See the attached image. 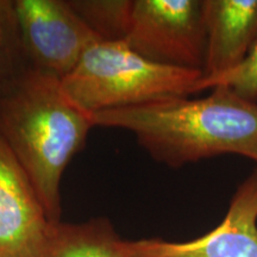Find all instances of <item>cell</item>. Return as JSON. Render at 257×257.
<instances>
[{"instance_id":"6da1fadb","label":"cell","mask_w":257,"mask_h":257,"mask_svg":"<svg viewBox=\"0 0 257 257\" xmlns=\"http://www.w3.org/2000/svg\"><path fill=\"white\" fill-rule=\"evenodd\" d=\"M205 98H170L91 114L94 126L121 128L157 162L180 168L233 154L257 163V102L227 86Z\"/></svg>"},{"instance_id":"7a4b0ae2","label":"cell","mask_w":257,"mask_h":257,"mask_svg":"<svg viewBox=\"0 0 257 257\" xmlns=\"http://www.w3.org/2000/svg\"><path fill=\"white\" fill-rule=\"evenodd\" d=\"M94 127L61 80L29 68L0 94V140L22 167L50 223L61 221V180Z\"/></svg>"},{"instance_id":"3957f363","label":"cell","mask_w":257,"mask_h":257,"mask_svg":"<svg viewBox=\"0 0 257 257\" xmlns=\"http://www.w3.org/2000/svg\"><path fill=\"white\" fill-rule=\"evenodd\" d=\"M202 70L160 64L141 56L125 41H99L61 83L88 114L146 105L195 92Z\"/></svg>"},{"instance_id":"277c9868","label":"cell","mask_w":257,"mask_h":257,"mask_svg":"<svg viewBox=\"0 0 257 257\" xmlns=\"http://www.w3.org/2000/svg\"><path fill=\"white\" fill-rule=\"evenodd\" d=\"M125 42L153 62L204 72L206 29L202 0H134Z\"/></svg>"},{"instance_id":"5b68a950","label":"cell","mask_w":257,"mask_h":257,"mask_svg":"<svg viewBox=\"0 0 257 257\" xmlns=\"http://www.w3.org/2000/svg\"><path fill=\"white\" fill-rule=\"evenodd\" d=\"M25 59L31 69L66 78L98 37L68 0H14Z\"/></svg>"},{"instance_id":"8992f818","label":"cell","mask_w":257,"mask_h":257,"mask_svg":"<svg viewBox=\"0 0 257 257\" xmlns=\"http://www.w3.org/2000/svg\"><path fill=\"white\" fill-rule=\"evenodd\" d=\"M125 257H257V170L238 186L229 210L210 232L187 242H121Z\"/></svg>"},{"instance_id":"52a82bcc","label":"cell","mask_w":257,"mask_h":257,"mask_svg":"<svg viewBox=\"0 0 257 257\" xmlns=\"http://www.w3.org/2000/svg\"><path fill=\"white\" fill-rule=\"evenodd\" d=\"M50 224L30 180L0 140V257H38Z\"/></svg>"},{"instance_id":"ba28073f","label":"cell","mask_w":257,"mask_h":257,"mask_svg":"<svg viewBox=\"0 0 257 257\" xmlns=\"http://www.w3.org/2000/svg\"><path fill=\"white\" fill-rule=\"evenodd\" d=\"M206 29L204 76L238 67L257 42V0H202Z\"/></svg>"},{"instance_id":"9c48e42d","label":"cell","mask_w":257,"mask_h":257,"mask_svg":"<svg viewBox=\"0 0 257 257\" xmlns=\"http://www.w3.org/2000/svg\"><path fill=\"white\" fill-rule=\"evenodd\" d=\"M123 239L106 218L83 223H51L38 257H125Z\"/></svg>"},{"instance_id":"30bf717a","label":"cell","mask_w":257,"mask_h":257,"mask_svg":"<svg viewBox=\"0 0 257 257\" xmlns=\"http://www.w3.org/2000/svg\"><path fill=\"white\" fill-rule=\"evenodd\" d=\"M82 22L100 41H125L134 0H68Z\"/></svg>"},{"instance_id":"8fae6325","label":"cell","mask_w":257,"mask_h":257,"mask_svg":"<svg viewBox=\"0 0 257 257\" xmlns=\"http://www.w3.org/2000/svg\"><path fill=\"white\" fill-rule=\"evenodd\" d=\"M29 68L22 48L14 0H0V94Z\"/></svg>"},{"instance_id":"7c38bea8","label":"cell","mask_w":257,"mask_h":257,"mask_svg":"<svg viewBox=\"0 0 257 257\" xmlns=\"http://www.w3.org/2000/svg\"><path fill=\"white\" fill-rule=\"evenodd\" d=\"M219 85L227 86L238 95L257 102V42L238 67L212 78L204 76L197 83L195 92L211 89Z\"/></svg>"}]
</instances>
